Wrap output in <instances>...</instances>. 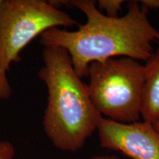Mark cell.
Wrapping results in <instances>:
<instances>
[{
  "label": "cell",
  "instance_id": "obj_11",
  "mask_svg": "<svg viewBox=\"0 0 159 159\" xmlns=\"http://www.w3.org/2000/svg\"><path fill=\"white\" fill-rule=\"evenodd\" d=\"M90 159H122L116 156H108V155H98L91 157Z\"/></svg>",
  "mask_w": 159,
  "mask_h": 159
},
{
  "label": "cell",
  "instance_id": "obj_1",
  "mask_svg": "<svg viewBox=\"0 0 159 159\" xmlns=\"http://www.w3.org/2000/svg\"><path fill=\"white\" fill-rule=\"evenodd\" d=\"M61 2L82 11L86 22L75 31L49 29L40 35V43L43 47L66 49L81 78L88 76L89 66L94 62L117 56L146 62L153 54L152 44L159 41V31L150 23L148 10L139 1H130L126 14L117 18L103 14L92 0Z\"/></svg>",
  "mask_w": 159,
  "mask_h": 159
},
{
  "label": "cell",
  "instance_id": "obj_12",
  "mask_svg": "<svg viewBox=\"0 0 159 159\" xmlns=\"http://www.w3.org/2000/svg\"><path fill=\"white\" fill-rule=\"evenodd\" d=\"M152 125H153L154 128L156 129V130L158 133L159 134V120L157 121V122L156 123H154V124H152Z\"/></svg>",
  "mask_w": 159,
  "mask_h": 159
},
{
  "label": "cell",
  "instance_id": "obj_9",
  "mask_svg": "<svg viewBox=\"0 0 159 159\" xmlns=\"http://www.w3.org/2000/svg\"><path fill=\"white\" fill-rule=\"evenodd\" d=\"M15 150L13 144L9 142H0V159H13Z\"/></svg>",
  "mask_w": 159,
  "mask_h": 159
},
{
  "label": "cell",
  "instance_id": "obj_6",
  "mask_svg": "<svg viewBox=\"0 0 159 159\" xmlns=\"http://www.w3.org/2000/svg\"><path fill=\"white\" fill-rule=\"evenodd\" d=\"M141 116L151 124L159 120V47L144 65Z\"/></svg>",
  "mask_w": 159,
  "mask_h": 159
},
{
  "label": "cell",
  "instance_id": "obj_5",
  "mask_svg": "<svg viewBox=\"0 0 159 159\" xmlns=\"http://www.w3.org/2000/svg\"><path fill=\"white\" fill-rule=\"evenodd\" d=\"M97 131L101 148L132 159H159V134L150 122L121 123L102 117Z\"/></svg>",
  "mask_w": 159,
  "mask_h": 159
},
{
  "label": "cell",
  "instance_id": "obj_8",
  "mask_svg": "<svg viewBox=\"0 0 159 159\" xmlns=\"http://www.w3.org/2000/svg\"><path fill=\"white\" fill-rule=\"evenodd\" d=\"M12 89L7 77V71L0 63V99H7L11 96Z\"/></svg>",
  "mask_w": 159,
  "mask_h": 159
},
{
  "label": "cell",
  "instance_id": "obj_2",
  "mask_svg": "<svg viewBox=\"0 0 159 159\" xmlns=\"http://www.w3.org/2000/svg\"><path fill=\"white\" fill-rule=\"evenodd\" d=\"M39 71L48 92L43 129L55 148L75 152L97 130L102 116L89 96L87 84L75 71L68 52L44 47Z\"/></svg>",
  "mask_w": 159,
  "mask_h": 159
},
{
  "label": "cell",
  "instance_id": "obj_4",
  "mask_svg": "<svg viewBox=\"0 0 159 159\" xmlns=\"http://www.w3.org/2000/svg\"><path fill=\"white\" fill-rule=\"evenodd\" d=\"M78 25L52 2L0 0V63L5 71L20 61V53L32 40L58 27Z\"/></svg>",
  "mask_w": 159,
  "mask_h": 159
},
{
  "label": "cell",
  "instance_id": "obj_3",
  "mask_svg": "<svg viewBox=\"0 0 159 159\" xmlns=\"http://www.w3.org/2000/svg\"><path fill=\"white\" fill-rule=\"evenodd\" d=\"M89 96L102 116L121 123L139 121L144 65L128 57L94 62L89 66Z\"/></svg>",
  "mask_w": 159,
  "mask_h": 159
},
{
  "label": "cell",
  "instance_id": "obj_10",
  "mask_svg": "<svg viewBox=\"0 0 159 159\" xmlns=\"http://www.w3.org/2000/svg\"><path fill=\"white\" fill-rule=\"evenodd\" d=\"M143 7L147 10H159V0H141L139 1Z\"/></svg>",
  "mask_w": 159,
  "mask_h": 159
},
{
  "label": "cell",
  "instance_id": "obj_7",
  "mask_svg": "<svg viewBox=\"0 0 159 159\" xmlns=\"http://www.w3.org/2000/svg\"><path fill=\"white\" fill-rule=\"evenodd\" d=\"M97 5L98 8L104 10L106 12V16L111 18H117L119 12L122 9V5L124 3L123 0H99Z\"/></svg>",
  "mask_w": 159,
  "mask_h": 159
}]
</instances>
